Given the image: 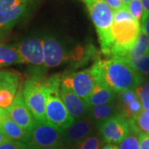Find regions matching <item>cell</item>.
Returning a JSON list of instances; mask_svg holds the SVG:
<instances>
[{
	"instance_id": "cell-1",
	"label": "cell",
	"mask_w": 149,
	"mask_h": 149,
	"mask_svg": "<svg viewBox=\"0 0 149 149\" xmlns=\"http://www.w3.org/2000/svg\"><path fill=\"white\" fill-rule=\"evenodd\" d=\"M91 70L97 85L106 86L116 94L135 90L143 84L142 74L121 59H98Z\"/></svg>"
},
{
	"instance_id": "cell-2",
	"label": "cell",
	"mask_w": 149,
	"mask_h": 149,
	"mask_svg": "<svg viewBox=\"0 0 149 149\" xmlns=\"http://www.w3.org/2000/svg\"><path fill=\"white\" fill-rule=\"evenodd\" d=\"M97 31L99 42L104 55L110 56L114 44L112 32L113 23V11L104 0H83Z\"/></svg>"
},
{
	"instance_id": "cell-3",
	"label": "cell",
	"mask_w": 149,
	"mask_h": 149,
	"mask_svg": "<svg viewBox=\"0 0 149 149\" xmlns=\"http://www.w3.org/2000/svg\"><path fill=\"white\" fill-rule=\"evenodd\" d=\"M61 76L54 74L45 80L50 89L46 104V120L60 132L69 128L74 119L70 114L60 96Z\"/></svg>"
},
{
	"instance_id": "cell-4",
	"label": "cell",
	"mask_w": 149,
	"mask_h": 149,
	"mask_svg": "<svg viewBox=\"0 0 149 149\" xmlns=\"http://www.w3.org/2000/svg\"><path fill=\"white\" fill-rule=\"evenodd\" d=\"M42 0H0V32L27 20Z\"/></svg>"
},
{
	"instance_id": "cell-5",
	"label": "cell",
	"mask_w": 149,
	"mask_h": 149,
	"mask_svg": "<svg viewBox=\"0 0 149 149\" xmlns=\"http://www.w3.org/2000/svg\"><path fill=\"white\" fill-rule=\"evenodd\" d=\"M112 32L114 44L109 57L123 59L137 42L141 32V24L134 19L118 22H113Z\"/></svg>"
},
{
	"instance_id": "cell-6",
	"label": "cell",
	"mask_w": 149,
	"mask_h": 149,
	"mask_svg": "<svg viewBox=\"0 0 149 149\" xmlns=\"http://www.w3.org/2000/svg\"><path fill=\"white\" fill-rule=\"evenodd\" d=\"M50 89L45 80L28 79L22 86L23 100L37 123L47 122L46 104Z\"/></svg>"
},
{
	"instance_id": "cell-7",
	"label": "cell",
	"mask_w": 149,
	"mask_h": 149,
	"mask_svg": "<svg viewBox=\"0 0 149 149\" xmlns=\"http://www.w3.org/2000/svg\"><path fill=\"white\" fill-rule=\"evenodd\" d=\"M61 132L47 122L37 123L29 132L27 144L30 149H43L54 146L65 145Z\"/></svg>"
},
{
	"instance_id": "cell-8",
	"label": "cell",
	"mask_w": 149,
	"mask_h": 149,
	"mask_svg": "<svg viewBox=\"0 0 149 149\" xmlns=\"http://www.w3.org/2000/svg\"><path fill=\"white\" fill-rule=\"evenodd\" d=\"M131 129V118L118 113L99 125V132L107 143H120Z\"/></svg>"
},
{
	"instance_id": "cell-9",
	"label": "cell",
	"mask_w": 149,
	"mask_h": 149,
	"mask_svg": "<svg viewBox=\"0 0 149 149\" xmlns=\"http://www.w3.org/2000/svg\"><path fill=\"white\" fill-rule=\"evenodd\" d=\"M61 85L71 90L81 99L86 100L91 95L96 83L90 68L62 75Z\"/></svg>"
},
{
	"instance_id": "cell-10",
	"label": "cell",
	"mask_w": 149,
	"mask_h": 149,
	"mask_svg": "<svg viewBox=\"0 0 149 149\" xmlns=\"http://www.w3.org/2000/svg\"><path fill=\"white\" fill-rule=\"evenodd\" d=\"M44 67L53 68L70 61V53L66 51L58 38L54 35L49 34L42 38Z\"/></svg>"
},
{
	"instance_id": "cell-11",
	"label": "cell",
	"mask_w": 149,
	"mask_h": 149,
	"mask_svg": "<svg viewBox=\"0 0 149 149\" xmlns=\"http://www.w3.org/2000/svg\"><path fill=\"white\" fill-rule=\"evenodd\" d=\"M16 47L22 64L44 67L42 39L37 37H29L17 43Z\"/></svg>"
},
{
	"instance_id": "cell-12",
	"label": "cell",
	"mask_w": 149,
	"mask_h": 149,
	"mask_svg": "<svg viewBox=\"0 0 149 149\" xmlns=\"http://www.w3.org/2000/svg\"><path fill=\"white\" fill-rule=\"evenodd\" d=\"M6 112L8 116L13 121H14L28 133L31 132L37 124L36 119L24 102L22 96V87H20L13 104L8 109H6Z\"/></svg>"
},
{
	"instance_id": "cell-13",
	"label": "cell",
	"mask_w": 149,
	"mask_h": 149,
	"mask_svg": "<svg viewBox=\"0 0 149 149\" xmlns=\"http://www.w3.org/2000/svg\"><path fill=\"white\" fill-rule=\"evenodd\" d=\"M95 123L86 116L74 119L69 128L61 132L65 142L69 145H76L92 134Z\"/></svg>"
},
{
	"instance_id": "cell-14",
	"label": "cell",
	"mask_w": 149,
	"mask_h": 149,
	"mask_svg": "<svg viewBox=\"0 0 149 149\" xmlns=\"http://www.w3.org/2000/svg\"><path fill=\"white\" fill-rule=\"evenodd\" d=\"M60 96L68 113L74 119L86 116L89 107L85 100L62 85L60 86Z\"/></svg>"
},
{
	"instance_id": "cell-15",
	"label": "cell",
	"mask_w": 149,
	"mask_h": 149,
	"mask_svg": "<svg viewBox=\"0 0 149 149\" xmlns=\"http://www.w3.org/2000/svg\"><path fill=\"white\" fill-rule=\"evenodd\" d=\"M116 93L104 85L96 84L91 95L85 100L88 107L98 106L115 102Z\"/></svg>"
},
{
	"instance_id": "cell-16",
	"label": "cell",
	"mask_w": 149,
	"mask_h": 149,
	"mask_svg": "<svg viewBox=\"0 0 149 149\" xmlns=\"http://www.w3.org/2000/svg\"><path fill=\"white\" fill-rule=\"evenodd\" d=\"M118 113L117 105L115 104V102H113L103 105L89 107L86 115L95 124L99 126L100 123Z\"/></svg>"
},
{
	"instance_id": "cell-17",
	"label": "cell",
	"mask_w": 149,
	"mask_h": 149,
	"mask_svg": "<svg viewBox=\"0 0 149 149\" xmlns=\"http://www.w3.org/2000/svg\"><path fill=\"white\" fill-rule=\"evenodd\" d=\"M0 129L8 139L27 143L29 133L13 121L8 116H5L0 122Z\"/></svg>"
},
{
	"instance_id": "cell-18",
	"label": "cell",
	"mask_w": 149,
	"mask_h": 149,
	"mask_svg": "<svg viewBox=\"0 0 149 149\" xmlns=\"http://www.w3.org/2000/svg\"><path fill=\"white\" fill-rule=\"evenodd\" d=\"M144 56H149V37L141 31L137 42L128 51L127 56L121 60L136 59Z\"/></svg>"
},
{
	"instance_id": "cell-19",
	"label": "cell",
	"mask_w": 149,
	"mask_h": 149,
	"mask_svg": "<svg viewBox=\"0 0 149 149\" xmlns=\"http://www.w3.org/2000/svg\"><path fill=\"white\" fill-rule=\"evenodd\" d=\"M14 64H22L16 46L0 43V67Z\"/></svg>"
},
{
	"instance_id": "cell-20",
	"label": "cell",
	"mask_w": 149,
	"mask_h": 149,
	"mask_svg": "<svg viewBox=\"0 0 149 149\" xmlns=\"http://www.w3.org/2000/svg\"><path fill=\"white\" fill-rule=\"evenodd\" d=\"M139 133L136 129L133 119L131 118V129L125 139L119 143L118 149H140L139 139Z\"/></svg>"
},
{
	"instance_id": "cell-21",
	"label": "cell",
	"mask_w": 149,
	"mask_h": 149,
	"mask_svg": "<svg viewBox=\"0 0 149 149\" xmlns=\"http://www.w3.org/2000/svg\"><path fill=\"white\" fill-rule=\"evenodd\" d=\"M132 119L135 128L139 133H143L149 134V109L143 110Z\"/></svg>"
},
{
	"instance_id": "cell-22",
	"label": "cell",
	"mask_w": 149,
	"mask_h": 149,
	"mask_svg": "<svg viewBox=\"0 0 149 149\" xmlns=\"http://www.w3.org/2000/svg\"><path fill=\"white\" fill-rule=\"evenodd\" d=\"M132 68L140 74H148L149 72V56H144L136 59L123 60Z\"/></svg>"
},
{
	"instance_id": "cell-23",
	"label": "cell",
	"mask_w": 149,
	"mask_h": 149,
	"mask_svg": "<svg viewBox=\"0 0 149 149\" xmlns=\"http://www.w3.org/2000/svg\"><path fill=\"white\" fill-rule=\"evenodd\" d=\"M102 139L97 135H90L79 143L74 145V149H100Z\"/></svg>"
},
{
	"instance_id": "cell-24",
	"label": "cell",
	"mask_w": 149,
	"mask_h": 149,
	"mask_svg": "<svg viewBox=\"0 0 149 149\" xmlns=\"http://www.w3.org/2000/svg\"><path fill=\"white\" fill-rule=\"evenodd\" d=\"M17 91L13 89L0 90V108L6 109L10 106L16 97Z\"/></svg>"
},
{
	"instance_id": "cell-25",
	"label": "cell",
	"mask_w": 149,
	"mask_h": 149,
	"mask_svg": "<svg viewBox=\"0 0 149 149\" xmlns=\"http://www.w3.org/2000/svg\"><path fill=\"white\" fill-rule=\"evenodd\" d=\"M127 8L133 19L140 22L141 24V21L143 16V8L141 0H132L128 3Z\"/></svg>"
},
{
	"instance_id": "cell-26",
	"label": "cell",
	"mask_w": 149,
	"mask_h": 149,
	"mask_svg": "<svg viewBox=\"0 0 149 149\" xmlns=\"http://www.w3.org/2000/svg\"><path fill=\"white\" fill-rule=\"evenodd\" d=\"M118 100L122 108L128 105V104H130L133 100L139 99V96L135 90H128V91H123L118 93Z\"/></svg>"
},
{
	"instance_id": "cell-27",
	"label": "cell",
	"mask_w": 149,
	"mask_h": 149,
	"mask_svg": "<svg viewBox=\"0 0 149 149\" xmlns=\"http://www.w3.org/2000/svg\"><path fill=\"white\" fill-rule=\"evenodd\" d=\"M135 91L137 92V95L139 96V100L142 104L143 109L147 110L149 109V92L146 89H144L142 85L138 86Z\"/></svg>"
},
{
	"instance_id": "cell-28",
	"label": "cell",
	"mask_w": 149,
	"mask_h": 149,
	"mask_svg": "<svg viewBox=\"0 0 149 149\" xmlns=\"http://www.w3.org/2000/svg\"><path fill=\"white\" fill-rule=\"evenodd\" d=\"M0 149H30V148L25 143L19 141L8 140L0 144Z\"/></svg>"
},
{
	"instance_id": "cell-29",
	"label": "cell",
	"mask_w": 149,
	"mask_h": 149,
	"mask_svg": "<svg viewBox=\"0 0 149 149\" xmlns=\"http://www.w3.org/2000/svg\"><path fill=\"white\" fill-rule=\"evenodd\" d=\"M140 149H149V134L140 133L139 134Z\"/></svg>"
},
{
	"instance_id": "cell-30",
	"label": "cell",
	"mask_w": 149,
	"mask_h": 149,
	"mask_svg": "<svg viewBox=\"0 0 149 149\" xmlns=\"http://www.w3.org/2000/svg\"><path fill=\"white\" fill-rule=\"evenodd\" d=\"M108 5L111 8L113 11H116L124 7L122 0H104Z\"/></svg>"
},
{
	"instance_id": "cell-31",
	"label": "cell",
	"mask_w": 149,
	"mask_h": 149,
	"mask_svg": "<svg viewBox=\"0 0 149 149\" xmlns=\"http://www.w3.org/2000/svg\"><path fill=\"white\" fill-rule=\"evenodd\" d=\"M141 2L143 8V16L141 21V24H142L149 15V0H141Z\"/></svg>"
},
{
	"instance_id": "cell-32",
	"label": "cell",
	"mask_w": 149,
	"mask_h": 149,
	"mask_svg": "<svg viewBox=\"0 0 149 149\" xmlns=\"http://www.w3.org/2000/svg\"><path fill=\"white\" fill-rule=\"evenodd\" d=\"M141 31L149 37V15L146 18V20L141 24Z\"/></svg>"
},
{
	"instance_id": "cell-33",
	"label": "cell",
	"mask_w": 149,
	"mask_h": 149,
	"mask_svg": "<svg viewBox=\"0 0 149 149\" xmlns=\"http://www.w3.org/2000/svg\"><path fill=\"white\" fill-rule=\"evenodd\" d=\"M8 140H10V139H8L7 138V136H6L5 134L3 133V132L0 129V144H2L3 143H4L6 141H8Z\"/></svg>"
},
{
	"instance_id": "cell-34",
	"label": "cell",
	"mask_w": 149,
	"mask_h": 149,
	"mask_svg": "<svg viewBox=\"0 0 149 149\" xmlns=\"http://www.w3.org/2000/svg\"><path fill=\"white\" fill-rule=\"evenodd\" d=\"M102 149H118V146L117 144L107 143L104 147H103Z\"/></svg>"
},
{
	"instance_id": "cell-35",
	"label": "cell",
	"mask_w": 149,
	"mask_h": 149,
	"mask_svg": "<svg viewBox=\"0 0 149 149\" xmlns=\"http://www.w3.org/2000/svg\"><path fill=\"white\" fill-rule=\"evenodd\" d=\"M5 116H8L7 112H6V109H1V108H0V122L2 121V119L5 117Z\"/></svg>"
},
{
	"instance_id": "cell-36",
	"label": "cell",
	"mask_w": 149,
	"mask_h": 149,
	"mask_svg": "<svg viewBox=\"0 0 149 149\" xmlns=\"http://www.w3.org/2000/svg\"><path fill=\"white\" fill-rule=\"evenodd\" d=\"M43 149H67L65 145H62V146H54V147H49V148H46Z\"/></svg>"
},
{
	"instance_id": "cell-37",
	"label": "cell",
	"mask_w": 149,
	"mask_h": 149,
	"mask_svg": "<svg viewBox=\"0 0 149 149\" xmlns=\"http://www.w3.org/2000/svg\"><path fill=\"white\" fill-rule=\"evenodd\" d=\"M131 1H132V0H122V2H123V5L126 6V7H127V6L128 5V3H130Z\"/></svg>"
},
{
	"instance_id": "cell-38",
	"label": "cell",
	"mask_w": 149,
	"mask_h": 149,
	"mask_svg": "<svg viewBox=\"0 0 149 149\" xmlns=\"http://www.w3.org/2000/svg\"><path fill=\"white\" fill-rule=\"evenodd\" d=\"M147 74V76H148V78H149V72H148V74Z\"/></svg>"
}]
</instances>
